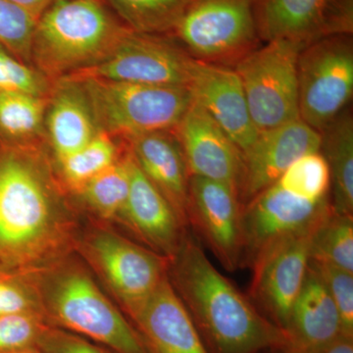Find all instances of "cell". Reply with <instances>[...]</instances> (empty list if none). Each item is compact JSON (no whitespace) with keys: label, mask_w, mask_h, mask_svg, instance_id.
<instances>
[{"label":"cell","mask_w":353,"mask_h":353,"mask_svg":"<svg viewBox=\"0 0 353 353\" xmlns=\"http://www.w3.org/2000/svg\"><path fill=\"white\" fill-rule=\"evenodd\" d=\"M132 319L148 353H208L167 275Z\"/></svg>","instance_id":"cell-18"},{"label":"cell","mask_w":353,"mask_h":353,"mask_svg":"<svg viewBox=\"0 0 353 353\" xmlns=\"http://www.w3.org/2000/svg\"><path fill=\"white\" fill-rule=\"evenodd\" d=\"M322 221L272 243L250 267L252 280L248 297L284 333L307 273L313 234Z\"/></svg>","instance_id":"cell-10"},{"label":"cell","mask_w":353,"mask_h":353,"mask_svg":"<svg viewBox=\"0 0 353 353\" xmlns=\"http://www.w3.org/2000/svg\"><path fill=\"white\" fill-rule=\"evenodd\" d=\"M310 260L353 273V215L334 210L313 234Z\"/></svg>","instance_id":"cell-28"},{"label":"cell","mask_w":353,"mask_h":353,"mask_svg":"<svg viewBox=\"0 0 353 353\" xmlns=\"http://www.w3.org/2000/svg\"><path fill=\"white\" fill-rule=\"evenodd\" d=\"M21 312H36L34 301L22 285L0 276V315Z\"/></svg>","instance_id":"cell-35"},{"label":"cell","mask_w":353,"mask_h":353,"mask_svg":"<svg viewBox=\"0 0 353 353\" xmlns=\"http://www.w3.org/2000/svg\"><path fill=\"white\" fill-rule=\"evenodd\" d=\"M10 353H43L38 352V350H32V348H27V350H18V352H14Z\"/></svg>","instance_id":"cell-38"},{"label":"cell","mask_w":353,"mask_h":353,"mask_svg":"<svg viewBox=\"0 0 353 353\" xmlns=\"http://www.w3.org/2000/svg\"><path fill=\"white\" fill-rule=\"evenodd\" d=\"M312 353H353V339L341 336L326 347Z\"/></svg>","instance_id":"cell-37"},{"label":"cell","mask_w":353,"mask_h":353,"mask_svg":"<svg viewBox=\"0 0 353 353\" xmlns=\"http://www.w3.org/2000/svg\"><path fill=\"white\" fill-rule=\"evenodd\" d=\"M189 88L194 101L226 132L241 154L252 145L259 131L233 67L194 60Z\"/></svg>","instance_id":"cell-16"},{"label":"cell","mask_w":353,"mask_h":353,"mask_svg":"<svg viewBox=\"0 0 353 353\" xmlns=\"http://www.w3.org/2000/svg\"><path fill=\"white\" fill-rule=\"evenodd\" d=\"M321 134L301 119L259 132L241 153L236 192L241 205L277 183L285 170L307 153L319 152Z\"/></svg>","instance_id":"cell-13"},{"label":"cell","mask_w":353,"mask_h":353,"mask_svg":"<svg viewBox=\"0 0 353 353\" xmlns=\"http://www.w3.org/2000/svg\"><path fill=\"white\" fill-rule=\"evenodd\" d=\"M36 345L43 353H106L85 339L46 327L39 334Z\"/></svg>","instance_id":"cell-34"},{"label":"cell","mask_w":353,"mask_h":353,"mask_svg":"<svg viewBox=\"0 0 353 353\" xmlns=\"http://www.w3.org/2000/svg\"><path fill=\"white\" fill-rule=\"evenodd\" d=\"M72 80L82 83L101 131L122 141L175 129L194 101L188 87L97 78Z\"/></svg>","instance_id":"cell-4"},{"label":"cell","mask_w":353,"mask_h":353,"mask_svg":"<svg viewBox=\"0 0 353 353\" xmlns=\"http://www.w3.org/2000/svg\"><path fill=\"white\" fill-rule=\"evenodd\" d=\"M332 211L330 196L319 201H308L274 183L243 206L241 267L250 268L272 243L314 226Z\"/></svg>","instance_id":"cell-11"},{"label":"cell","mask_w":353,"mask_h":353,"mask_svg":"<svg viewBox=\"0 0 353 353\" xmlns=\"http://www.w3.org/2000/svg\"><path fill=\"white\" fill-rule=\"evenodd\" d=\"M44 128L46 145L55 163L80 150L101 132L80 81L54 82Z\"/></svg>","instance_id":"cell-20"},{"label":"cell","mask_w":353,"mask_h":353,"mask_svg":"<svg viewBox=\"0 0 353 353\" xmlns=\"http://www.w3.org/2000/svg\"><path fill=\"white\" fill-rule=\"evenodd\" d=\"M43 328L36 312L0 315V353L32 348Z\"/></svg>","instance_id":"cell-33"},{"label":"cell","mask_w":353,"mask_h":353,"mask_svg":"<svg viewBox=\"0 0 353 353\" xmlns=\"http://www.w3.org/2000/svg\"><path fill=\"white\" fill-rule=\"evenodd\" d=\"M9 1L19 6L23 10L27 11L32 17L38 20L39 16L57 0H9Z\"/></svg>","instance_id":"cell-36"},{"label":"cell","mask_w":353,"mask_h":353,"mask_svg":"<svg viewBox=\"0 0 353 353\" xmlns=\"http://www.w3.org/2000/svg\"><path fill=\"white\" fill-rule=\"evenodd\" d=\"M123 216L148 243L168 259L176 254L187 236V226L139 168L132 157L129 196Z\"/></svg>","instance_id":"cell-22"},{"label":"cell","mask_w":353,"mask_h":353,"mask_svg":"<svg viewBox=\"0 0 353 353\" xmlns=\"http://www.w3.org/2000/svg\"><path fill=\"white\" fill-rule=\"evenodd\" d=\"M297 81L299 119L321 132L352 101V34L328 37L303 48Z\"/></svg>","instance_id":"cell-6"},{"label":"cell","mask_w":353,"mask_h":353,"mask_svg":"<svg viewBox=\"0 0 353 353\" xmlns=\"http://www.w3.org/2000/svg\"><path fill=\"white\" fill-rule=\"evenodd\" d=\"M259 28L263 43L352 34L353 0H260Z\"/></svg>","instance_id":"cell-14"},{"label":"cell","mask_w":353,"mask_h":353,"mask_svg":"<svg viewBox=\"0 0 353 353\" xmlns=\"http://www.w3.org/2000/svg\"><path fill=\"white\" fill-rule=\"evenodd\" d=\"M90 248L132 317L166 277L165 260L117 234H97Z\"/></svg>","instance_id":"cell-15"},{"label":"cell","mask_w":353,"mask_h":353,"mask_svg":"<svg viewBox=\"0 0 353 353\" xmlns=\"http://www.w3.org/2000/svg\"><path fill=\"white\" fill-rule=\"evenodd\" d=\"M243 205L229 183L190 176L188 220L221 265L229 272L241 267Z\"/></svg>","instance_id":"cell-12"},{"label":"cell","mask_w":353,"mask_h":353,"mask_svg":"<svg viewBox=\"0 0 353 353\" xmlns=\"http://www.w3.org/2000/svg\"><path fill=\"white\" fill-rule=\"evenodd\" d=\"M50 297L52 314L62 326L117 353H148L138 331L85 274L60 278Z\"/></svg>","instance_id":"cell-9"},{"label":"cell","mask_w":353,"mask_h":353,"mask_svg":"<svg viewBox=\"0 0 353 353\" xmlns=\"http://www.w3.org/2000/svg\"><path fill=\"white\" fill-rule=\"evenodd\" d=\"M321 134L319 152L328 164L334 213L353 215V116L343 111Z\"/></svg>","instance_id":"cell-23"},{"label":"cell","mask_w":353,"mask_h":353,"mask_svg":"<svg viewBox=\"0 0 353 353\" xmlns=\"http://www.w3.org/2000/svg\"><path fill=\"white\" fill-rule=\"evenodd\" d=\"M260 0H190L171 36L192 59L234 67L262 43Z\"/></svg>","instance_id":"cell-5"},{"label":"cell","mask_w":353,"mask_h":353,"mask_svg":"<svg viewBox=\"0 0 353 353\" xmlns=\"http://www.w3.org/2000/svg\"><path fill=\"white\" fill-rule=\"evenodd\" d=\"M134 32L171 34L190 0H104Z\"/></svg>","instance_id":"cell-26"},{"label":"cell","mask_w":353,"mask_h":353,"mask_svg":"<svg viewBox=\"0 0 353 353\" xmlns=\"http://www.w3.org/2000/svg\"><path fill=\"white\" fill-rule=\"evenodd\" d=\"M174 132L190 176L229 183L236 189L241 152L199 104L192 101Z\"/></svg>","instance_id":"cell-17"},{"label":"cell","mask_w":353,"mask_h":353,"mask_svg":"<svg viewBox=\"0 0 353 353\" xmlns=\"http://www.w3.org/2000/svg\"><path fill=\"white\" fill-rule=\"evenodd\" d=\"M131 160L128 148L119 160L77 192L101 217L113 218L124 213L131 182Z\"/></svg>","instance_id":"cell-27"},{"label":"cell","mask_w":353,"mask_h":353,"mask_svg":"<svg viewBox=\"0 0 353 353\" xmlns=\"http://www.w3.org/2000/svg\"><path fill=\"white\" fill-rule=\"evenodd\" d=\"M266 353H285L283 352L281 350H267Z\"/></svg>","instance_id":"cell-39"},{"label":"cell","mask_w":353,"mask_h":353,"mask_svg":"<svg viewBox=\"0 0 353 353\" xmlns=\"http://www.w3.org/2000/svg\"><path fill=\"white\" fill-rule=\"evenodd\" d=\"M170 260L169 281L208 353H263L285 347L284 332L215 268L194 239L187 234Z\"/></svg>","instance_id":"cell-1"},{"label":"cell","mask_w":353,"mask_h":353,"mask_svg":"<svg viewBox=\"0 0 353 353\" xmlns=\"http://www.w3.org/2000/svg\"><path fill=\"white\" fill-rule=\"evenodd\" d=\"M127 150L126 141L101 132L80 150L55 164L64 185L77 192L119 160Z\"/></svg>","instance_id":"cell-25"},{"label":"cell","mask_w":353,"mask_h":353,"mask_svg":"<svg viewBox=\"0 0 353 353\" xmlns=\"http://www.w3.org/2000/svg\"><path fill=\"white\" fill-rule=\"evenodd\" d=\"M54 82L0 43V94L21 92L50 97Z\"/></svg>","instance_id":"cell-30"},{"label":"cell","mask_w":353,"mask_h":353,"mask_svg":"<svg viewBox=\"0 0 353 353\" xmlns=\"http://www.w3.org/2000/svg\"><path fill=\"white\" fill-rule=\"evenodd\" d=\"M303 48L296 41H268L233 67L259 132L299 119L297 60Z\"/></svg>","instance_id":"cell-7"},{"label":"cell","mask_w":353,"mask_h":353,"mask_svg":"<svg viewBox=\"0 0 353 353\" xmlns=\"http://www.w3.org/2000/svg\"><path fill=\"white\" fill-rule=\"evenodd\" d=\"M50 97L0 94V145H46L44 123Z\"/></svg>","instance_id":"cell-24"},{"label":"cell","mask_w":353,"mask_h":353,"mask_svg":"<svg viewBox=\"0 0 353 353\" xmlns=\"http://www.w3.org/2000/svg\"><path fill=\"white\" fill-rule=\"evenodd\" d=\"M46 148L0 145V266L29 261L52 233L59 196Z\"/></svg>","instance_id":"cell-2"},{"label":"cell","mask_w":353,"mask_h":353,"mask_svg":"<svg viewBox=\"0 0 353 353\" xmlns=\"http://www.w3.org/2000/svg\"><path fill=\"white\" fill-rule=\"evenodd\" d=\"M285 353H312L343 336L340 315L326 285L308 265L285 330Z\"/></svg>","instance_id":"cell-21"},{"label":"cell","mask_w":353,"mask_h":353,"mask_svg":"<svg viewBox=\"0 0 353 353\" xmlns=\"http://www.w3.org/2000/svg\"><path fill=\"white\" fill-rule=\"evenodd\" d=\"M281 188L308 201H319L330 196L328 164L319 152L296 159L279 179Z\"/></svg>","instance_id":"cell-29"},{"label":"cell","mask_w":353,"mask_h":353,"mask_svg":"<svg viewBox=\"0 0 353 353\" xmlns=\"http://www.w3.org/2000/svg\"><path fill=\"white\" fill-rule=\"evenodd\" d=\"M125 141L139 168L188 226L190 175L174 130L148 132Z\"/></svg>","instance_id":"cell-19"},{"label":"cell","mask_w":353,"mask_h":353,"mask_svg":"<svg viewBox=\"0 0 353 353\" xmlns=\"http://www.w3.org/2000/svg\"><path fill=\"white\" fill-rule=\"evenodd\" d=\"M130 31L104 0H57L37 20L31 64L52 82L101 63Z\"/></svg>","instance_id":"cell-3"},{"label":"cell","mask_w":353,"mask_h":353,"mask_svg":"<svg viewBox=\"0 0 353 353\" xmlns=\"http://www.w3.org/2000/svg\"><path fill=\"white\" fill-rule=\"evenodd\" d=\"M194 63V59L171 34L130 30L106 59L66 79L97 78L189 88Z\"/></svg>","instance_id":"cell-8"},{"label":"cell","mask_w":353,"mask_h":353,"mask_svg":"<svg viewBox=\"0 0 353 353\" xmlns=\"http://www.w3.org/2000/svg\"><path fill=\"white\" fill-rule=\"evenodd\" d=\"M309 266L321 278L336 304L343 336L353 339V273L311 260Z\"/></svg>","instance_id":"cell-32"},{"label":"cell","mask_w":353,"mask_h":353,"mask_svg":"<svg viewBox=\"0 0 353 353\" xmlns=\"http://www.w3.org/2000/svg\"><path fill=\"white\" fill-rule=\"evenodd\" d=\"M36 23V18L19 6L9 0H0V43L28 64H31Z\"/></svg>","instance_id":"cell-31"}]
</instances>
